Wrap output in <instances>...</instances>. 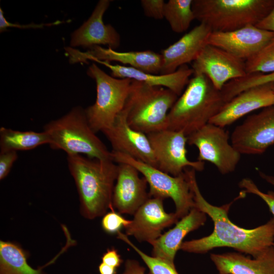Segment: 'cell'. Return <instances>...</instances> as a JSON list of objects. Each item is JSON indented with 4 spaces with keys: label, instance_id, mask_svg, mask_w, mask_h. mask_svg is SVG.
I'll return each instance as SVG.
<instances>
[{
    "label": "cell",
    "instance_id": "cell-1",
    "mask_svg": "<svg viewBox=\"0 0 274 274\" xmlns=\"http://www.w3.org/2000/svg\"><path fill=\"white\" fill-rule=\"evenodd\" d=\"M195 170L185 169L190 189L193 194L195 207L212 220L213 232L203 237L183 242L180 250L184 252L202 254L217 248H232L241 253L256 257L274 243V219L252 229H246L236 225L230 220L228 213L232 203L243 198L246 193L242 191L231 202L222 206L210 203L201 194L196 179Z\"/></svg>",
    "mask_w": 274,
    "mask_h": 274
},
{
    "label": "cell",
    "instance_id": "cell-2",
    "mask_svg": "<svg viewBox=\"0 0 274 274\" xmlns=\"http://www.w3.org/2000/svg\"><path fill=\"white\" fill-rule=\"evenodd\" d=\"M68 169L77 189L82 215L88 219L104 216L112 206L118 164L82 155H67Z\"/></svg>",
    "mask_w": 274,
    "mask_h": 274
},
{
    "label": "cell",
    "instance_id": "cell-3",
    "mask_svg": "<svg viewBox=\"0 0 274 274\" xmlns=\"http://www.w3.org/2000/svg\"><path fill=\"white\" fill-rule=\"evenodd\" d=\"M225 103L221 90L206 76L193 75L168 113L167 129L188 136L208 124Z\"/></svg>",
    "mask_w": 274,
    "mask_h": 274
},
{
    "label": "cell",
    "instance_id": "cell-4",
    "mask_svg": "<svg viewBox=\"0 0 274 274\" xmlns=\"http://www.w3.org/2000/svg\"><path fill=\"white\" fill-rule=\"evenodd\" d=\"M50 147L67 155H82L100 160H113L112 152L96 135L88 122L85 109L78 106L61 118L45 124Z\"/></svg>",
    "mask_w": 274,
    "mask_h": 274
},
{
    "label": "cell",
    "instance_id": "cell-5",
    "mask_svg": "<svg viewBox=\"0 0 274 274\" xmlns=\"http://www.w3.org/2000/svg\"><path fill=\"white\" fill-rule=\"evenodd\" d=\"M273 7L274 0H193L192 5L195 19L219 32L256 25Z\"/></svg>",
    "mask_w": 274,
    "mask_h": 274
},
{
    "label": "cell",
    "instance_id": "cell-6",
    "mask_svg": "<svg viewBox=\"0 0 274 274\" xmlns=\"http://www.w3.org/2000/svg\"><path fill=\"white\" fill-rule=\"evenodd\" d=\"M178 97L167 88L132 80L125 105L128 124L146 134L166 129L168 113Z\"/></svg>",
    "mask_w": 274,
    "mask_h": 274
},
{
    "label": "cell",
    "instance_id": "cell-7",
    "mask_svg": "<svg viewBox=\"0 0 274 274\" xmlns=\"http://www.w3.org/2000/svg\"><path fill=\"white\" fill-rule=\"evenodd\" d=\"M96 85V98L92 105L85 109L91 129L95 133L108 129L123 110L128 97L131 80L111 76L95 63L87 71Z\"/></svg>",
    "mask_w": 274,
    "mask_h": 274
},
{
    "label": "cell",
    "instance_id": "cell-8",
    "mask_svg": "<svg viewBox=\"0 0 274 274\" xmlns=\"http://www.w3.org/2000/svg\"><path fill=\"white\" fill-rule=\"evenodd\" d=\"M113 161L134 166L146 180L150 197L171 198L176 207L175 214L181 219L195 207L193 194L185 173L173 176L159 169L120 152L111 151Z\"/></svg>",
    "mask_w": 274,
    "mask_h": 274
},
{
    "label": "cell",
    "instance_id": "cell-9",
    "mask_svg": "<svg viewBox=\"0 0 274 274\" xmlns=\"http://www.w3.org/2000/svg\"><path fill=\"white\" fill-rule=\"evenodd\" d=\"M187 138V143L198 149V161L213 164L222 175L234 171L241 154L229 142L228 131L208 123Z\"/></svg>",
    "mask_w": 274,
    "mask_h": 274
},
{
    "label": "cell",
    "instance_id": "cell-10",
    "mask_svg": "<svg viewBox=\"0 0 274 274\" xmlns=\"http://www.w3.org/2000/svg\"><path fill=\"white\" fill-rule=\"evenodd\" d=\"M151 145L157 168L178 176L187 168L197 171L204 169V162L192 161L187 156V136L182 131L164 129L147 134Z\"/></svg>",
    "mask_w": 274,
    "mask_h": 274
},
{
    "label": "cell",
    "instance_id": "cell-11",
    "mask_svg": "<svg viewBox=\"0 0 274 274\" xmlns=\"http://www.w3.org/2000/svg\"><path fill=\"white\" fill-rule=\"evenodd\" d=\"M231 141L241 154H261L274 145V105L248 117L234 128Z\"/></svg>",
    "mask_w": 274,
    "mask_h": 274
},
{
    "label": "cell",
    "instance_id": "cell-12",
    "mask_svg": "<svg viewBox=\"0 0 274 274\" xmlns=\"http://www.w3.org/2000/svg\"><path fill=\"white\" fill-rule=\"evenodd\" d=\"M193 75L206 76L218 90L230 80L247 75L245 61L216 46L207 44L192 62Z\"/></svg>",
    "mask_w": 274,
    "mask_h": 274
},
{
    "label": "cell",
    "instance_id": "cell-13",
    "mask_svg": "<svg viewBox=\"0 0 274 274\" xmlns=\"http://www.w3.org/2000/svg\"><path fill=\"white\" fill-rule=\"evenodd\" d=\"M70 63H87L88 60L97 59L108 62L117 61L139 70L152 74H160L161 55L151 50L118 52L111 48L95 46L86 51L81 52L71 47H65Z\"/></svg>",
    "mask_w": 274,
    "mask_h": 274
},
{
    "label": "cell",
    "instance_id": "cell-14",
    "mask_svg": "<svg viewBox=\"0 0 274 274\" xmlns=\"http://www.w3.org/2000/svg\"><path fill=\"white\" fill-rule=\"evenodd\" d=\"M102 132L110 142L112 151L126 154L157 168L147 135L129 126L127 121V110L125 106L112 126Z\"/></svg>",
    "mask_w": 274,
    "mask_h": 274
},
{
    "label": "cell",
    "instance_id": "cell-15",
    "mask_svg": "<svg viewBox=\"0 0 274 274\" xmlns=\"http://www.w3.org/2000/svg\"><path fill=\"white\" fill-rule=\"evenodd\" d=\"M163 199L150 197L133 215L126 226V235L134 236L139 242L148 243L156 240L162 231L178 221L175 213H167L163 208Z\"/></svg>",
    "mask_w": 274,
    "mask_h": 274
},
{
    "label": "cell",
    "instance_id": "cell-16",
    "mask_svg": "<svg viewBox=\"0 0 274 274\" xmlns=\"http://www.w3.org/2000/svg\"><path fill=\"white\" fill-rule=\"evenodd\" d=\"M273 37L274 32L260 29L254 25H249L231 31H212L208 44L220 48L246 61Z\"/></svg>",
    "mask_w": 274,
    "mask_h": 274
},
{
    "label": "cell",
    "instance_id": "cell-17",
    "mask_svg": "<svg viewBox=\"0 0 274 274\" xmlns=\"http://www.w3.org/2000/svg\"><path fill=\"white\" fill-rule=\"evenodd\" d=\"M117 164L113 208L120 214L133 215L150 197L147 190L148 183L144 177H140V172L134 166L125 163Z\"/></svg>",
    "mask_w": 274,
    "mask_h": 274
},
{
    "label": "cell",
    "instance_id": "cell-18",
    "mask_svg": "<svg viewBox=\"0 0 274 274\" xmlns=\"http://www.w3.org/2000/svg\"><path fill=\"white\" fill-rule=\"evenodd\" d=\"M273 105L272 84L257 86L243 91L226 102L209 123L224 128L254 111Z\"/></svg>",
    "mask_w": 274,
    "mask_h": 274
},
{
    "label": "cell",
    "instance_id": "cell-19",
    "mask_svg": "<svg viewBox=\"0 0 274 274\" xmlns=\"http://www.w3.org/2000/svg\"><path fill=\"white\" fill-rule=\"evenodd\" d=\"M212 32L208 25L200 23L177 42L162 50L160 74L173 73L181 66L193 62L208 44Z\"/></svg>",
    "mask_w": 274,
    "mask_h": 274
},
{
    "label": "cell",
    "instance_id": "cell-20",
    "mask_svg": "<svg viewBox=\"0 0 274 274\" xmlns=\"http://www.w3.org/2000/svg\"><path fill=\"white\" fill-rule=\"evenodd\" d=\"M110 2L109 0H100L97 3L88 20L72 33L70 47L91 48L105 45L115 49L120 46L119 33L113 26L105 24L103 21V16Z\"/></svg>",
    "mask_w": 274,
    "mask_h": 274
},
{
    "label": "cell",
    "instance_id": "cell-21",
    "mask_svg": "<svg viewBox=\"0 0 274 274\" xmlns=\"http://www.w3.org/2000/svg\"><path fill=\"white\" fill-rule=\"evenodd\" d=\"M207 215L196 207L178 221L176 225L149 244L152 246V256L175 265L176 254L184 238L189 232L203 225Z\"/></svg>",
    "mask_w": 274,
    "mask_h": 274
},
{
    "label": "cell",
    "instance_id": "cell-22",
    "mask_svg": "<svg viewBox=\"0 0 274 274\" xmlns=\"http://www.w3.org/2000/svg\"><path fill=\"white\" fill-rule=\"evenodd\" d=\"M110 70L112 77L116 78L129 79L143 82L150 86L167 88L180 96L193 75V71L186 64L180 67L176 72L166 75H156L148 73L138 69L119 64L94 59Z\"/></svg>",
    "mask_w": 274,
    "mask_h": 274
},
{
    "label": "cell",
    "instance_id": "cell-23",
    "mask_svg": "<svg viewBox=\"0 0 274 274\" xmlns=\"http://www.w3.org/2000/svg\"><path fill=\"white\" fill-rule=\"evenodd\" d=\"M210 258L221 273L274 274L273 245L253 258L237 252L212 253Z\"/></svg>",
    "mask_w": 274,
    "mask_h": 274
},
{
    "label": "cell",
    "instance_id": "cell-24",
    "mask_svg": "<svg viewBox=\"0 0 274 274\" xmlns=\"http://www.w3.org/2000/svg\"><path fill=\"white\" fill-rule=\"evenodd\" d=\"M28 254L18 244L0 241V274H46L27 261Z\"/></svg>",
    "mask_w": 274,
    "mask_h": 274
},
{
    "label": "cell",
    "instance_id": "cell-25",
    "mask_svg": "<svg viewBox=\"0 0 274 274\" xmlns=\"http://www.w3.org/2000/svg\"><path fill=\"white\" fill-rule=\"evenodd\" d=\"M50 143L48 134L33 131H20L1 127L0 128L1 152L27 151Z\"/></svg>",
    "mask_w": 274,
    "mask_h": 274
},
{
    "label": "cell",
    "instance_id": "cell-26",
    "mask_svg": "<svg viewBox=\"0 0 274 274\" xmlns=\"http://www.w3.org/2000/svg\"><path fill=\"white\" fill-rule=\"evenodd\" d=\"M193 0H169L164 8L165 18L176 33L186 31L195 19L192 8Z\"/></svg>",
    "mask_w": 274,
    "mask_h": 274
},
{
    "label": "cell",
    "instance_id": "cell-27",
    "mask_svg": "<svg viewBox=\"0 0 274 274\" xmlns=\"http://www.w3.org/2000/svg\"><path fill=\"white\" fill-rule=\"evenodd\" d=\"M266 84H274V73L247 74L243 78L228 82L221 89V92L224 100L228 101L248 89Z\"/></svg>",
    "mask_w": 274,
    "mask_h": 274
},
{
    "label": "cell",
    "instance_id": "cell-28",
    "mask_svg": "<svg viewBox=\"0 0 274 274\" xmlns=\"http://www.w3.org/2000/svg\"><path fill=\"white\" fill-rule=\"evenodd\" d=\"M247 74L274 73V37L255 55L245 61Z\"/></svg>",
    "mask_w": 274,
    "mask_h": 274
},
{
    "label": "cell",
    "instance_id": "cell-29",
    "mask_svg": "<svg viewBox=\"0 0 274 274\" xmlns=\"http://www.w3.org/2000/svg\"><path fill=\"white\" fill-rule=\"evenodd\" d=\"M117 238L128 245L139 254L148 267L150 274H179L175 265L152 256L148 255L134 245L125 234L119 231L117 233Z\"/></svg>",
    "mask_w": 274,
    "mask_h": 274
},
{
    "label": "cell",
    "instance_id": "cell-30",
    "mask_svg": "<svg viewBox=\"0 0 274 274\" xmlns=\"http://www.w3.org/2000/svg\"><path fill=\"white\" fill-rule=\"evenodd\" d=\"M130 222L131 220L126 219L119 213L112 211L103 216L101 227L109 234H117L122 227L125 228Z\"/></svg>",
    "mask_w": 274,
    "mask_h": 274
},
{
    "label": "cell",
    "instance_id": "cell-31",
    "mask_svg": "<svg viewBox=\"0 0 274 274\" xmlns=\"http://www.w3.org/2000/svg\"><path fill=\"white\" fill-rule=\"evenodd\" d=\"M238 186L243 189L246 193H252L260 197L267 205L274 219V192L269 191L267 193L262 192L250 179L243 178L239 183Z\"/></svg>",
    "mask_w": 274,
    "mask_h": 274
},
{
    "label": "cell",
    "instance_id": "cell-32",
    "mask_svg": "<svg viewBox=\"0 0 274 274\" xmlns=\"http://www.w3.org/2000/svg\"><path fill=\"white\" fill-rule=\"evenodd\" d=\"M141 4L146 16L155 19L164 18L165 2L163 0H142Z\"/></svg>",
    "mask_w": 274,
    "mask_h": 274
},
{
    "label": "cell",
    "instance_id": "cell-33",
    "mask_svg": "<svg viewBox=\"0 0 274 274\" xmlns=\"http://www.w3.org/2000/svg\"><path fill=\"white\" fill-rule=\"evenodd\" d=\"M17 151L0 152V180H3L9 174L13 163L18 159Z\"/></svg>",
    "mask_w": 274,
    "mask_h": 274
},
{
    "label": "cell",
    "instance_id": "cell-34",
    "mask_svg": "<svg viewBox=\"0 0 274 274\" xmlns=\"http://www.w3.org/2000/svg\"><path fill=\"white\" fill-rule=\"evenodd\" d=\"M60 22H55L54 23H48V24H36L31 23L28 25H20L17 23H12L7 20L5 17L4 16L3 11L2 8H0V30L1 32H3L6 30L8 27H15L18 28H42L44 26H50L53 24H57L59 23Z\"/></svg>",
    "mask_w": 274,
    "mask_h": 274
},
{
    "label": "cell",
    "instance_id": "cell-35",
    "mask_svg": "<svg viewBox=\"0 0 274 274\" xmlns=\"http://www.w3.org/2000/svg\"><path fill=\"white\" fill-rule=\"evenodd\" d=\"M102 262L115 268L119 267L122 263V259L117 251L114 249H108L101 257Z\"/></svg>",
    "mask_w": 274,
    "mask_h": 274
},
{
    "label": "cell",
    "instance_id": "cell-36",
    "mask_svg": "<svg viewBox=\"0 0 274 274\" xmlns=\"http://www.w3.org/2000/svg\"><path fill=\"white\" fill-rule=\"evenodd\" d=\"M122 274H146L145 268L134 259H127L125 263V268Z\"/></svg>",
    "mask_w": 274,
    "mask_h": 274
},
{
    "label": "cell",
    "instance_id": "cell-37",
    "mask_svg": "<svg viewBox=\"0 0 274 274\" xmlns=\"http://www.w3.org/2000/svg\"><path fill=\"white\" fill-rule=\"evenodd\" d=\"M255 26L260 29L274 32V7L268 14Z\"/></svg>",
    "mask_w": 274,
    "mask_h": 274
},
{
    "label": "cell",
    "instance_id": "cell-38",
    "mask_svg": "<svg viewBox=\"0 0 274 274\" xmlns=\"http://www.w3.org/2000/svg\"><path fill=\"white\" fill-rule=\"evenodd\" d=\"M98 271L99 274H116L117 268L101 262L98 266Z\"/></svg>",
    "mask_w": 274,
    "mask_h": 274
},
{
    "label": "cell",
    "instance_id": "cell-39",
    "mask_svg": "<svg viewBox=\"0 0 274 274\" xmlns=\"http://www.w3.org/2000/svg\"><path fill=\"white\" fill-rule=\"evenodd\" d=\"M259 174L262 179L274 186V177L266 175L260 171H259Z\"/></svg>",
    "mask_w": 274,
    "mask_h": 274
},
{
    "label": "cell",
    "instance_id": "cell-40",
    "mask_svg": "<svg viewBox=\"0 0 274 274\" xmlns=\"http://www.w3.org/2000/svg\"><path fill=\"white\" fill-rule=\"evenodd\" d=\"M272 89H273V91H274V84H272Z\"/></svg>",
    "mask_w": 274,
    "mask_h": 274
},
{
    "label": "cell",
    "instance_id": "cell-41",
    "mask_svg": "<svg viewBox=\"0 0 274 274\" xmlns=\"http://www.w3.org/2000/svg\"><path fill=\"white\" fill-rule=\"evenodd\" d=\"M219 274H223V273H219Z\"/></svg>",
    "mask_w": 274,
    "mask_h": 274
},
{
    "label": "cell",
    "instance_id": "cell-42",
    "mask_svg": "<svg viewBox=\"0 0 274 274\" xmlns=\"http://www.w3.org/2000/svg\"><path fill=\"white\" fill-rule=\"evenodd\" d=\"M273 245V247H274V243H273V245Z\"/></svg>",
    "mask_w": 274,
    "mask_h": 274
}]
</instances>
